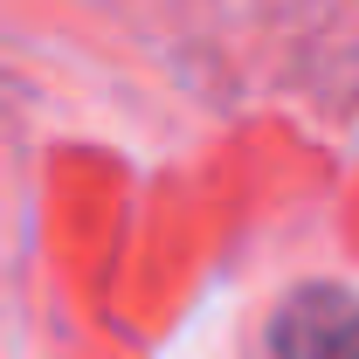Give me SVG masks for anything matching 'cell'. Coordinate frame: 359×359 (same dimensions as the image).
I'll list each match as a JSON object with an SVG mask.
<instances>
[{
  "label": "cell",
  "mask_w": 359,
  "mask_h": 359,
  "mask_svg": "<svg viewBox=\"0 0 359 359\" xmlns=\"http://www.w3.org/2000/svg\"><path fill=\"white\" fill-rule=\"evenodd\" d=\"M269 346L276 359H359V290L304 283L269 318Z\"/></svg>",
  "instance_id": "1"
}]
</instances>
